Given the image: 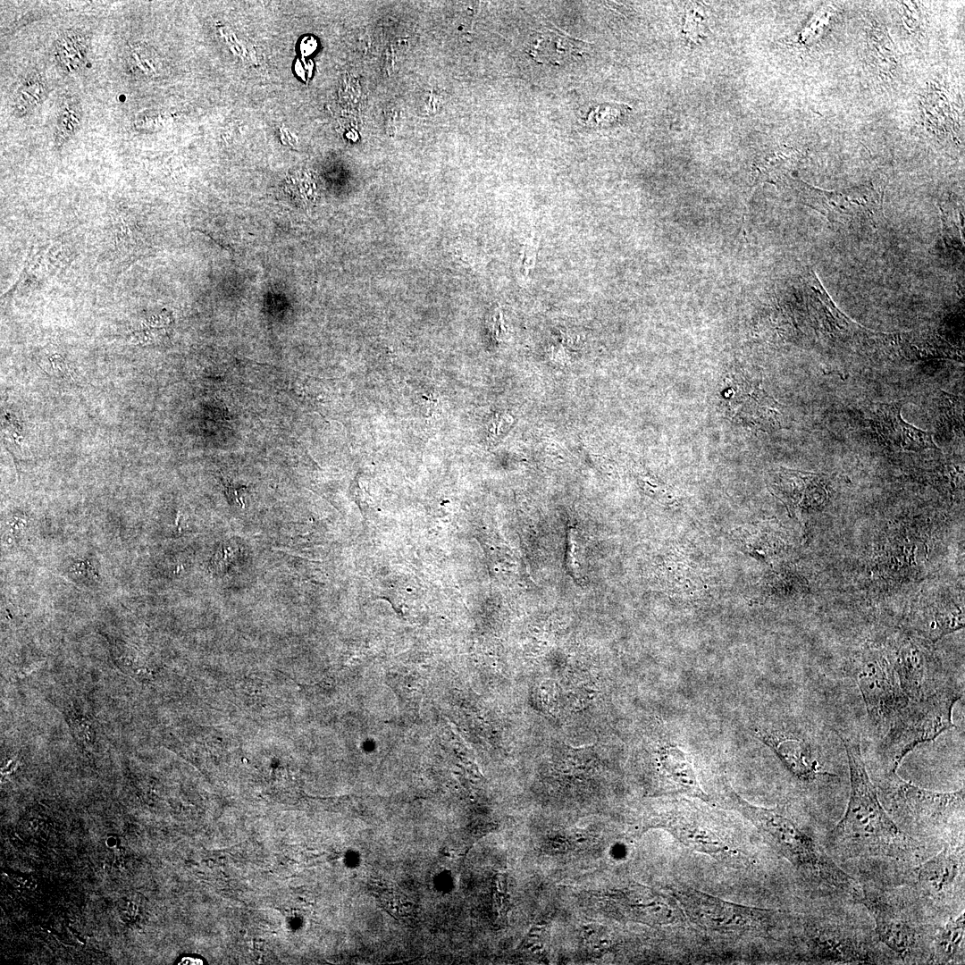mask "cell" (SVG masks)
<instances>
[{
  "label": "cell",
  "instance_id": "1",
  "mask_svg": "<svg viewBox=\"0 0 965 965\" xmlns=\"http://www.w3.org/2000/svg\"><path fill=\"white\" fill-rule=\"evenodd\" d=\"M834 731L848 758L851 793L843 817L828 835L830 849L846 859L910 857L918 843L902 831L883 808L867 772L859 743Z\"/></svg>",
  "mask_w": 965,
  "mask_h": 965
},
{
  "label": "cell",
  "instance_id": "2",
  "mask_svg": "<svg viewBox=\"0 0 965 965\" xmlns=\"http://www.w3.org/2000/svg\"><path fill=\"white\" fill-rule=\"evenodd\" d=\"M731 807L747 818L767 842L802 875L826 890L858 895L855 880L843 872L826 851L793 820L776 809L749 803L734 791L726 793Z\"/></svg>",
  "mask_w": 965,
  "mask_h": 965
},
{
  "label": "cell",
  "instance_id": "3",
  "mask_svg": "<svg viewBox=\"0 0 965 965\" xmlns=\"http://www.w3.org/2000/svg\"><path fill=\"white\" fill-rule=\"evenodd\" d=\"M961 692L944 687L916 700H909L896 715L877 750L885 772H896L903 758L920 743L954 727L952 712Z\"/></svg>",
  "mask_w": 965,
  "mask_h": 965
},
{
  "label": "cell",
  "instance_id": "4",
  "mask_svg": "<svg viewBox=\"0 0 965 965\" xmlns=\"http://www.w3.org/2000/svg\"><path fill=\"white\" fill-rule=\"evenodd\" d=\"M880 791L895 817L920 829L939 828L964 818V789L937 793L902 779L896 772H885Z\"/></svg>",
  "mask_w": 965,
  "mask_h": 965
},
{
  "label": "cell",
  "instance_id": "5",
  "mask_svg": "<svg viewBox=\"0 0 965 965\" xmlns=\"http://www.w3.org/2000/svg\"><path fill=\"white\" fill-rule=\"evenodd\" d=\"M671 893L689 919L706 930L766 931L773 924L775 912L768 910L735 904L686 885H673Z\"/></svg>",
  "mask_w": 965,
  "mask_h": 965
},
{
  "label": "cell",
  "instance_id": "6",
  "mask_svg": "<svg viewBox=\"0 0 965 965\" xmlns=\"http://www.w3.org/2000/svg\"><path fill=\"white\" fill-rule=\"evenodd\" d=\"M803 202L823 214L831 222L858 229L876 226L882 217L883 190L861 185L829 191L793 180Z\"/></svg>",
  "mask_w": 965,
  "mask_h": 965
},
{
  "label": "cell",
  "instance_id": "7",
  "mask_svg": "<svg viewBox=\"0 0 965 965\" xmlns=\"http://www.w3.org/2000/svg\"><path fill=\"white\" fill-rule=\"evenodd\" d=\"M854 677L860 689L868 717L876 728L888 730L891 723L907 704L889 659L877 651H866L854 666Z\"/></svg>",
  "mask_w": 965,
  "mask_h": 965
},
{
  "label": "cell",
  "instance_id": "8",
  "mask_svg": "<svg viewBox=\"0 0 965 965\" xmlns=\"http://www.w3.org/2000/svg\"><path fill=\"white\" fill-rule=\"evenodd\" d=\"M660 827L670 832L687 847L710 855L719 861L737 866L745 861L743 851L731 834L706 815L692 811L672 810Z\"/></svg>",
  "mask_w": 965,
  "mask_h": 965
},
{
  "label": "cell",
  "instance_id": "9",
  "mask_svg": "<svg viewBox=\"0 0 965 965\" xmlns=\"http://www.w3.org/2000/svg\"><path fill=\"white\" fill-rule=\"evenodd\" d=\"M724 383L722 407L731 421L764 432L780 427V405L763 390L758 379L738 370L729 374Z\"/></svg>",
  "mask_w": 965,
  "mask_h": 965
},
{
  "label": "cell",
  "instance_id": "10",
  "mask_svg": "<svg viewBox=\"0 0 965 965\" xmlns=\"http://www.w3.org/2000/svg\"><path fill=\"white\" fill-rule=\"evenodd\" d=\"M856 899L874 918L877 936L885 945L903 960L916 951L922 938L923 927L901 908L866 888L860 889Z\"/></svg>",
  "mask_w": 965,
  "mask_h": 965
},
{
  "label": "cell",
  "instance_id": "11",
  "mask_svg": "<svg viewBox=\"0 0 965 965\" xmlns=\"http://www.w3.org/2000/svg\"><path fill=\"white\" fill-rule=\"evenodd\" d=\"M768 487L793 513L818 508L827 499L824 478L815 473L778 467L769 474Z\"/></svg>",
  "mask_w": 965,
  "mask_h": 965
},
{
  "label": "cell",
  "instance_id": "12",
  "mask_svg": "<svg viewBox=\"0 0 965 965\" xmlns=\"http://www.w3.org/2000/svg\"><path fill=\"white\" fill-rule=\"evenodd\" d=\"M904 403L900 400L875 405L872 420L880 436L888 444L902 449H936L930 433L902 420L901 408Z\"/></svg>",
  "mask_w": 965,
  "mask_h": 965
},
{
  "label": "cell",
  "instance_id": "13",
  "mask_svg": "<svg viewBox=\"0 0 965 965\" xmlns=\"http://www.w3.org/2000/svg\"><path fill=\"white\" fill-rule=\"evenodd\" d=\"M588 46L559 29L543 27L532 34L526 52L538 63L562 65L583 55Z\"/></svg>",
  "mask_w": 965,
  "mask_h": 965
},
{
  "label": "cell",
  "instance_id": "14",
  "mask_svg": "<svg viewBox=\"0 0 965 965\" xmlns=\"http://www.w3.org/2000/svg\"><path fill=\"white\" fill-rule=\"evenodd\" d=\"M964 860L963 844H949L917 869L919 886L927 894H944L954 884Z\"/></svg>",
  "mask_w": 965,
  "mask_h": 965
},
{
  "label": "cell",
  "instance_id": "15",
  "mask_svg": "<svg viewBox=\"0 0 965 965\" xmlns=\"http://www.w3.org/2000/svg\"><path fill=\"white\" fill-rule=\"evenodd\" d=\"M759 737L798 778L811 780L818 776H835L822 769L810 745L805 742L779 734L760 733Z\"/></svg>",
  "mask_w": 965,
  "mask_h": 965
},
{
  "label": "cell",
  "instance_id": "16",
  "mask_svg": "<svg viewBox=\"0 0 965 965\" xmlns=\"http://www.w3.org/2000/svg\"><path fill=\"white\" fill-rule=\"evenodd\" d=\"M662 768L674 791L707 800L692 762L684 751L676 747L667 748L662 756Z\"/></svg>",
  "mask_w": 965,
  "mask_h": 965
},
{
  "label": "cell",
  "instance_id": "17",
  "mask_svg": "<svg viewBox=\"0 0 965 965\" xmlns=\"http://www.w3.org/2000/svg\"><path fill=\"white\" fill-rule=\"evenodd\" d=\"M964 932L963 913L951 919L944 927H940L934 936L930 961L937 964L954 961L963 950Z\"/></svg>",
  "mask_w": 965,
  "mask_h": 965
},
{
  "label": "cell",
  "instance_id": "18",
  "mask_svg": "<svg viewBox=\"0 0 965 965\" xmlns=\"http://www.w3.org/2000/svg\"><path fill=\"white\" fill-rule=\"evenodd\" d=\"M88 51V40L78 30L63 32L55 44L58 63L67 72L77 71L83 66Z\"/></svg>",
  "mask_w": 965,
  "mask_h": 965
},
{
  "label": "cell",
  "instance_id": "19",
  "mask_svg": "<svg viewBox=\"0 0 965 965\" xmlns=\"http://www.w3.org/2000/svg\"><path fill=\"white\" fill-rule=\"evenodd\" d=\"M47 95V86L41 76L29 74L19 85L13 99L16 115L27 114L41 104Z\"/></svg>",
  "mask_w": 965,
  "mask_h": 965
},
{
  "label": "cell",
  "instance_id": "20",
  "mask_svg": "<svg viewBox=\"0 0 965 965\" xmlns=\"http://www.w3.org/2000/svg\"><path fill=\"white\" fill-rule=\"evenodd\" d=\"M125 66L132 77L147 79L156 73V57L149 46L140 42L132 43L126 50Z\"/></svg>",
  "mask_w": 965,
  "mask_h": 965
},
{
  "label": "cell",
  "instance_id": "21",
  "mask_svg": "<svg viewBox=\"0 0 965 965\" xmlns=\"http://www.w3.org/2000/svg\"><path fill=\"white\" fill-rule=\"evenodd\" d=\"M798 155L797 151L788 148L769 155L759 166V180L771 182L787 181V174L795 164Z\"/></svg>",
  "mask_w": 965,
  "mask_h": 965
},
{
  "label": "cell",
  "instance_id": "22",
  "mask_svg": "<svg viewBox=\"0 0 965 965\" xmlns=\"http://www.w3.org/2000/svg\"><path fill=\"white\" fill-rule=\"evenodd\" d=\"M631 107L621 103H602L592 107L586 123L592 127H608L619 123L630 113Z\"/></svg>",
  "mask_w": 965,
  "mask_h": 965
},
{
  "label": "cell",
  "instance_id": "23",
  "mask_svg": "<svg viewBox=\"0 0 965 965\" xmlns=\"http://www.w3.org/2000/svg\"><path fill=\"white\" fill-rule=\"evenodd\" d=\"M80 115L78 105L73 102L64 104L57 122V138L59 140L68 138L77 130L80 122Z\"/></svg>",
  "mask_w": 965,
  "mask_h": 965
},
{
  "label": "cell",
  "instance_id": "24",
  "mask_svg": "<svg viewBox=\"0 0 965 965\" xmlns=\"http://www.w3.org/2000/svg\"><path fill=\"white\" fill-rule=\"evenodd\" d=\"M708 31L709 28L703 14L694 6L687 8L683 28V33L685 34L686 38L693 43H698L707 37Z\"/></svg>",
  "mask_w": 965,
  "mask_h": 965
},
{
  "label": "cell",
  "instance_id": "25",
  "mask_svg": "<svg viewBox=\"0 0 965 965\" xmlns=\"http://www.w3.org/2000/svg\"><path fill=\"white\" fill-rule=\"evenodd\" d=\"M938 407L940 410V420L944 424L949 427L956 425L961 427V423L962 424V414L959 398L944 391H940Z\"/></svg>",
  "mask_w": 965,
  "mask_h": 965
},
{
  "label": "cell",
  "instance_id": "26",
  "mask_svg": "<svg viewBox=\"0 0 965 965\" xmlns=\"http://www.w3.org/2000/svg\"><path fill=\"white\" fill-rule=\"evenodd\" d=\"M237 550L233 545L222 544L214 555L211 565L214 571L220 573L227 568L229 564L236 557Z\"/></svg>",
  "mask_w": 965,
  "mask_h": 965
},
{
  "label": "cell",
  "instance_id": "27",
  "mask_svg": "<svg viewBox=\"0 0 965 965\" xmlns=\"http://www.w3.org/2000/svg\"><path fill=\"white\" fill-rule=\"evenodd\" d=\"M224 484L228 499L240 503L239 493L238 491L241 490V487L237 491L235 487H233L231 484H229L227 482H224Z\"/></svg>",
  "mask_w": 965,
  "mask_h": 965
},
{
  "label": "cell",
  "instance_id": "28",
  "mask_svg": "<svg viewBox=\"0 0 965 965\" xmlns=\"http://www.w3.org/2000/svg\"><path fill=\"white\" fill-rule=\"evenodd\" d=\"M506 331V329L504 328L503 320H502V317H501V313H498V315H497V316L495 318V322H494V332H495V335L498 338H501L503 336V334H504L503 331Z\"/></svg>",
  "mask_w": 965,
  "mask_h": 965
}]
</instances>
